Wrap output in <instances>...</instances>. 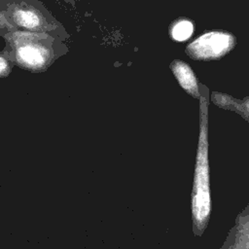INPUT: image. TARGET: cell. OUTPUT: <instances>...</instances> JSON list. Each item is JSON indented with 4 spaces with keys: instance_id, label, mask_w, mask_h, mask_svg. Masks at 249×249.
<instances>
[{
    "instance_id": "1",
    "label": "cell",
    "mask_w": 249,
    "mask_h": 249,
    "mask_svg": "<svg viewBox=\"0 0 249 249\" xmlns=\"http://www.w3.org/2000/svg\"><path fill=\"white\" fill-rule=\"evenodd\" d=\"M200 95L199 137L196 153V163L194 176L192 196V214L194 231L201 234L207 226L211 212V197L208 175V121H207V96L205 92Z\"/></svg>"
},
{
    "instance_id": "4",
    "label": "cell",
    "mask_w": 249,
    "mask_h": 249,
    "mask_svg": "<svg viewBox=\"0 0 249 249\" xmlns=\"http://www.w3.org/2000/svg\"><path fill=\"white\" fill-rule=\"evenodd\" d=\"M15 25L34 32H45L53 28L41 12L25 3H12L5 12Z\"/></svg>"
},
{
    "instance_id": "3",
    "label": "cell",
    "mask_w": 249,
    "mask_h": 249,
    "mask_svg": "<svg viewBox=\"0 0 249 249\" xmlns=\"http://www.w3.org/2000/svg\"><path fill=\"white\" fill-rule=\"evenodd\" d=\"M235 45V38L226 31H209L188 45L186 52L196 60L218 59L228 53Z\"/></svg>"
},
{
    "instance_id": "6",
    "label": "cell",
    "mask_w": 249,
    "mask_h": 249,
    "mask_svg": "<svg viewBox=\"0 0 249 249\" xmlns=\"http://www.w3.org/2000/svg\"><path fill=\"white\" fill-rule=\"evenodd\" d=\"M194 23L191 19L181 18L173 21L169 27L170 37L178 42L188 40L194 33Z\"/></svg>"
},
{
    "instance_id": "8",
    "label": "cell",
    "mask_w": 249,
    "mask_h": 249,
    "mask_svg": "<svg viewBox=\"0 0 249 249\" xmlns=\"http://www.w3.org/2000/svg\"><path fill=\"white\" fill-rule=\"evenodd\" d=\"M8 19L9 18L6 14L0 10V28H7L9 30L15 29V25L12 24Z\"/></svg>"
},
{
    "instance_id": "2",
    "label": "cell",
    "mask_w": 249,
    "mask_h": 249,
    "mask_svg": "<svg viewBox=\"0 0 249 249\" xmlns=\"http://www.w3.org/2000/svg\"><path fill=\"white\" fill-rule=\"evenodd\" d=\"M18 65L32 72L46 70L53 60L50 36L43 32L14 31L5 35Z\"/></svg>"
},
{
    "instance_id": "7",
    "label": "cell",
    "mask_w": 249,
    "mask_h": 249,
    "mask_svg": "<svg viewBox=\"0 0 249 249\" xmlns=\"http://www.w3.org/2000/svg\"><path fill=\"white\" fill-rule=\"evenodd\" d=\"M12 70L10 62L4 57L0 55V77H6L10 74Z\"/></svg>"
},
{
    "instance_id": "5",
    "label": "cell",
    "mask_w": 249,
    "mask_h": 249,
    "mask_svg": "<svg viewBox=\"0 0 249 249\" xmlns=\"http://www.w3.org/2000/svg\"><path fill=\"white\" fill-rule=\"evenodd\" d=\"M170 68L177 79L179 85L193 97L197 98L200 96L196 75L189 64L183 60L175 59L171 62Z\"/></svg>"
}]
</instances>
